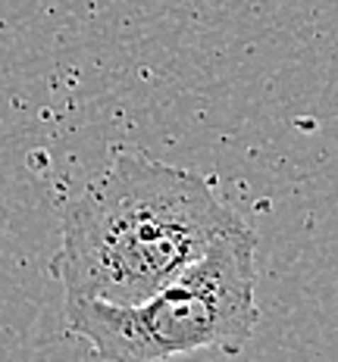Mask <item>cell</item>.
Segmentation results:
<instances>
[{
  "instance_id": "cell-1",
  "label": "cell",
  "mask_w": 338,
  "mask_h": 362,
  "mask_svg": "<svg viewBox=\"0 0 338 362\" xmlns=\"http://www.w3.org/2000/svg\"><path fill=\"white\" fill-rule=\"evenodd\" d=\"M238 222L201 175L119 153L66 203L57 275L66 300L141 303Z\"/></svg>"
},
{
  "instance_id": "cell-2",
  "label": "cell",
  "mask_w": 338,
  "mask_h": 362,
  "mask_svg": "<svg viewBox=\"0 0 338 362\" xmlns=\"http://www.w3.org/2000/svg\"><path fill=\"white\" fill-rule=\"evenodd\" d=\"M254 250L257 238L238 222L141 303L66 300V328L110 362H157L194 350L235 356L260 322Z\"/></svg>"
}]
</instances>
